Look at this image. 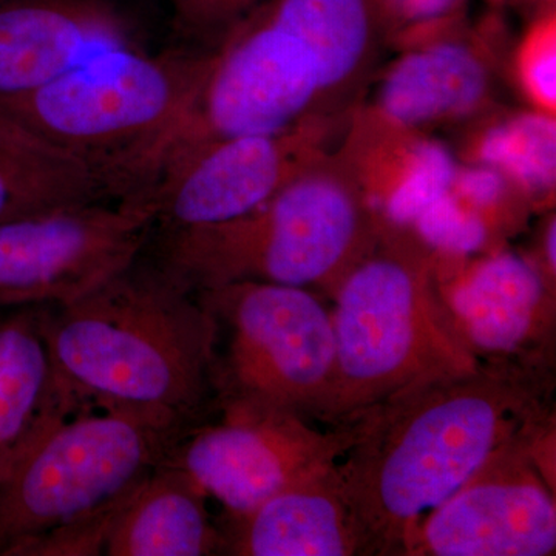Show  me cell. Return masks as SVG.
<instances>
[{
	"label": "cell",
	"mask_w": 556,
	"mask_h": 556,
	"mask_svg": "<svg viewBox=\"0 0 556 556\" xmlns=\"http://www.w3.org/2000/svg\"><path fill=\"white\" fill-rule=\"evenodd\" d=\"M538 361H490L362 413L338 475L368 555H402L413 530L493 453L547 422Z\"/></svg>",
	"instance_id": "1"
},
{
	"label": "cell",
	"mask_w": 556,
	"mask_h": 556,
	"mask_svg": "<svg viewBox=\"0 0 556 556\" xmlns=\"http://www.w3.org/2000/svg\"><path fill=\"white\" fill-rule=\"evenodd\" d=\"M46 334L70 390L188 433L217 408L218 327L185 281L141 257L65 306Z\"/></svg>",
	"instance_id": "2"
},
{
	"label": "cell",
	"mask_w": 556,
	"mask_h": 556,
	"mask_svg": "<svg viewBox=\"0 0 556 556\" xmlns=\"http://www.w3.org/2000/svg\"><path fill=\"white\" fill-rule=\"evenodd\" d=\"M437 258L412 229L383 225L332 298L334 362L311 419L346 426L387 399L478 367L439 303Z\"/></svg>",
	"instance_id": "3"
},
{
	"label": "cell",
	"mask_w": 556,
	"mask_h": 556,
	"mask_svg": "<svg viewBox=\"0 0 556 556\" xmlns=\"http://www.w3.org/2000/svg\"><path fill=\"white\" fill-rule=\"evenodd\" d=\"M382 218L357 189L328 172L300 170L251 214L160 230L153 260L193 291L265 281L328 291L371 251Z\"/></svg>",
	"instance_id": "4"
},
{
	"label": "cell",
	"mask_w": 556,
	"mask_h": 556,
	"mask_svg": "<svg viewBox=\"0 0 556 556\" xmlns=\"http://www.w3.org/2000/svg\"><path fill=\"white\" fill-rule=\"evenodd\" d=\"M185 434L121 409L62 417L0 482V556L126 503Z\"/></svg>",
	"instance_id": "5"
},
{
	"label": "cell",
	"mask_w": 556,
	"mask_h": 556,
	"mask_svg": "<svg viewBox=\"0 0 556 556\" xmlns=\"http://www.w3.org/2000/svg\"><path fill=\"white\" fill-rule=\"evenodd\" d=\"M207 56L138 46L102 50L46 86L0 100V115L105 174L178 115Z\"/></svg>",
	"instance_id": "6"
},
{
	"label": "cell",
	"mask_w": 556,
	"mask_h": 556,
	"mask_svg": "<svg viewBox=\"0 0 556 556\" xmlns=\"http://www.w3.org/2000/svg\"><path fill=\"white\" fill-rule=\"evenodd\" d=\"M195 292L217 321V401L243 399L309 417L334 362L331 311L320 299L265 281Z\"/></svg>",
	"instance_id": "7"
},
{
	"label": "cell",
	"mask_w": 556,
	"mask_h": 556,
	"mask_svg": "<svg viewBox=\"0 0 556 556\" xmlns=\"http://www.w3.org/2000/svg\"><path fill=\"white\" fill-rule=\"evenodd\" d=\"M217 419L192 428L172 450L170 466L185 470L229 517L338 464L350 427L318 430L292 409L243 399H218Z\"/></svg>",
	"instance_id": "8"
},
{
	"label": "cell",
	"mask_w": 556,
	"mask_h": 556,
	"mask_svg": "<svg viewBox=\"0 0 556 556\" xmlns=\"http://www.w3.org/2000/svg\"><path fill=\"white\" fill-rule=\"evenodd\" d=\"M155 228L130 201L73 204L0 225V309L65 306L134 265Z\"/></svg>",
	"instance_id": "9"
},
{
	"label": "cell",
	"mask_w": 556,
	"mask_h": 556,
	"mask_svg": "<svg viewBox=\"0 0 556 556\" xmlns=\"http://www.w3.org/2000/svg\"><path fill=\"white\" fill-rule=\"evenodd\" d=\"M547 422L507 442L466 484L420 519L402 556H548L556 551Z\"/></svg>",
	"instance_id": "10"
},
{
	"label": "cell",
	"mask_w": 556,
	"mask_h": 556,
	"mask_svg": "<svg viewBox=\"0 0 556 556\" xmlns=\"http://www.w3.org/2000/svg\"><path fill=\"white\" fill-rule=\"evenodd\" d=\"M299 135L222 139L199 150L141 200L160 230L218 225L251 214L299 174Z\"/></svg>",
	"instance_id": "11"
},
{
	"label": "cell",
	"mask_w": 556,
	"mask_h": 556,
	"mask_svg": "<svg viewBox=\"0 0 556 556\" xmlns=\"http://www.w3.org/2000/svg\"><path fill=\"white\" fill-rule=\"evenodd\" d=\"M121 46L137 43L102 0H0V100L39 89Z\"/></svg>",
	"instance_id": "12"
},
{
	"label": "cell",
	"mask_w": 556,
	"mask_h": 556,
	"mask_svg": "<svg viewBox=\"0 0 556 556\" xmlns=\"http://www.w3.org/2000/svg\"><path fill=\"white\" fill-rule=\"evenodd\" d=\"M438 292L457 334L490 361H533L526 354L554 318L546 280L536 266L511 252L467 263Z\"/></svg>",
	"instance_id": "13"
},
{
	"label": "cell",
	"mask_w": 556,
	"mask_h": 556,
	"mask_svg": "<svg viewBox=\"0 0 556 556\" xmlns=\"http://www.w3.org/2000/svg\"><path fill=\"white\" fill-rule=\"evenodd\" d=\"M336 466L289 486L248 514L223 515L217 522L222 555H368Z\"/></svg>",
	"instance_id": "14"
},
{
	"label": "cell",
	"mask_w": 556,
	"mask_h": 556,
	"mask_svg": "<svg viewBox=\"0 0 556 556\" xmlns=\"http://www.w3.org/2000/svg\"><path fill=\"white\" fill-rule=\"evenodd\" d=\"M46 309H0V482L49 428L86 407L56 367Z\"/></svg>",
	"instance_id": "15"
},
{
	"label": "cell",
	"mask_w": 556,
	"mask_h": 556,
	"mask_svg": "<svg viewBox=\"0 0 556 556\" xmlns=\"http://www.w3.org/2000/svg\"><path fill=\"white\" fill-rule=\"evenodd\" d=\"M206 500V492L185 470L161 464L121 511L104 555H222V530Z\"/></svg>",
	"instance_id": "16"
},
{
	"label": "cell",
	"mask_w": 556,
	"mask_h": 556,
	"mask_svg": "<svg viewBox=\"0 0 556 556\" xmlns=\"http://www.w3.org/2000/svg\"><path fill=\"white\" fill-rule=\"evenodd\" d=\"M489 68L477 51L438 42L404 54L387 73L379 109L402 129H417L471 115L489 94Z\"/></svg>",
	"instance_id": "17"
},
{
	"label": "cell",
	"mask_w": 556,
	"mask_h": 556,
	"mask_svg": "<svg viewBox=\"0 0 556 556\" xmlns=\"http://www.w3.org/2000/svg\"><path fill=\"white\" fill-rule=\"evenodd\" d=\"M108 200V186L93 164L0 115V225Z\"/></svg>",
	"instance_id": "18"
},
{
	"label": "cell",
	"mask_w": 556,
	"mask_h": 556,
	"mask_svg": "<svg viewBox=\"0 0 556 556\" xmlns=\"http://www.w3.org/2000/svg\"><path fill=\"white\" fill-rule=\"evenodd\" d=\"M270 21L308 47L324 91L345 86L367 61L371 30L365 0H281Z\"/></svg>",
	"instance_id": "19"
},
{
	"label": "cell",
	"mask_w": 556,
	"mask_h": 556,
	"mask_svg": "<svg viewBox=\"0 0 556 556\" xmlns=\"http://www.w3.org/2000/svg\"><path fill=\"white\" fill-rule=\"evenodd\" d=\"M475 160L501 172L527 193L551 192L556 179L554 116L536 110L493 124L478 139Z\"/></svg>",
	"instance_id": "20"
},
{
	"label": "cell",
	"mask_w": 556,
	"mask_h": 556,
	"mask_svg": "<svg viewBox=\"0 0 556 556\" xmlns=\"http://www.w3.org/2000/svg\"><path fill=\"white\" fill-rule=\"evenodd\" d=\"M457 166L455 156L434 139H417L405 149L401 166L382 189L368 197L383 223L409 228L430 204L452 192Z\"/></svg>",
	"instance_id": "21"
},
{
	"label": "cell",
	"mask_w": 556,
	"mask_h": 556,
	"mask_svg": "<svg viewBox=\"0 0 556 556\" xmlns=\"http://www.w3.org/2000/svg\"><path fill=\"white\" fill-rule=\"evenodd\" d=\"M409 229L438 257L456 260L466 258L484 248L490 236L484 215L464 203L453 190L430 204Z\"/></svg>",
	"instance_id": "22"
},
{
	"label": "cell",
	"mask_w": 556,
	"mask_h": 556,
	"mask_svg": "<svg viewBox=\"0 0 556 556\" xmlns=\"http://www.w3.org/2000/svg\"><path fill=\"white\" fill-rule=\"evenodd\" d=\"M519 79L540 112L554 115L556 105V42L554 28L538 31L519 51Z\"/></svg>",
	"instance_id": "23"
},
{
	"label": "cell",
	"mask_w": 556,
	"mask_h": 556,
	"mask_svg": "<svg viewBox=\"0 0 556 556\" xmlns=\"http://www.w3.org/2000/svg\"><path fill=\"white\" fill-rule=\"evenodd\" d=\"M510 186L511 182L501 172L473 163L457 169L453 192L486 218V214L506 200Z\"/></svg>",
	"instance_id": "24"
},
{
	"label": "cell",
	"mask_w": 556,
	"mask_h": 556,
	"mask_svg": "<svg viewBox=\"0 0 556 556\" xmlns=\"http://www.w3.org/2000/svg\"><path fill=\"white\" fill-rule=\"evenodd\" d=\"M248 0H174L177 20L186 31L211 30L217 22L228 17Z\"/></svg>",
	"instance_id": "25"
},
{
	"label": "cell",
	"mask_w": 556,
	"mask_h": 556,
	"mask_svg": "<svg viewBox=\"0 0 556 556\" xmlns=\"http://www.w3.org/2000/svg\"><path fill=\"white\" fill-rule=\"evenodd\" d=\"M394 3L409 20L428 21L447 13L456 0H394Z\"/></svg>",
	"instance_id": "26"
},
{
	"label": "cell",
	"mask_w": 556,
	"mask_h": 556,
	"mask_svg": "<svg viewBox=\"0 0 556 556\" xmlns=\"http://www.w3.org/2000/svg\"><path fill=\"white\" fill-rule=\"evenodd\" d=\"M555 241H556V225L555 218L548 222L546 232H544L543 251L544 258H546V265L552 273L555 274Z\"/></svg>",
	"instance_id": "27"
}]
</instances>
